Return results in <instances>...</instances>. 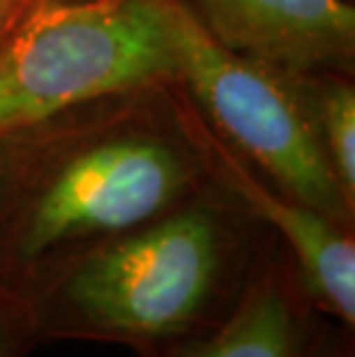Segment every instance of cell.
Listing matches in <instances>:
<instances>
[{
	"mask_svg": "<svg viewBox=\"0 0 355 357\" xmlns=\"http://www.w3.org/2000/svg\"><path fill=\"white\" fill-rule=\"evenodd\" d=\"M199 21L226 49L284 70L337 63L355 44L346 0H196Z\"/></svg>",
	"mask_w": 355,
	"mask_h": 357,
	"instance_id": "5b68a950",
	"label": "cell"
},
{
	"mask_svg": "<svg viewBox=\"0 0 355 357\" xmlns=\"http://www.w3.org/2000/svg\"><path fill=\"white\" fill-rule=\"evenodd\" d=\"M10 5H12V0H0V21L5 19V14H7V10H10Z\"/></svg>",
	"mask_w": 355,
	"mask_h": 357,
	"instance_id": "30bf717a",
	"label": "cell"
},
{
	"mask_svg": "<svg viewBox=\"0 0 355 357\" xmlns=\"http://www.w3.org/2000/svg\"><path fill=\"white\" fill-rule=\"evenodd\" d=\"M176 77L279 192L346 224L353 208L332 173L319 127L266 65L219 44L180 0H169Z\"/></svg>",
	"mask_w": 355,
	"mask_h": 357,
	"instance_id": "3957f363",
	"label": "cell"
},
{
	"mask_svg": "<svg viewBox=\"0 0 355 357\" xmlns=\"http://www.w3.org/2000/svg\"><path fill=\"white\" fill-rule=\"evenodd\" d=\"M37 339L30 309L0 298V357H26Z\"/></svg>",
	"mask_w": 355,
	"mask_h": 357,
	"instance_id": "9c48e42d",
	"label": "cell"
},
{
	"mask_svg": "<svg viewBox=\"0 0 355 357\" xmlns=\"http://www.w3.org/2000/svg\"><path fill=\"white\" fill-rule=\"evenodd\" d=\"M169 77V0L49 5L0 49V134Z\"/></svg>",
	"mask_w": 355,
	"mask_h": 357,
	"instance_id": "7a4b0ae2",
	"label": "cell"
},
{
	"mask_svg": "<svg viewBox=\"0 0 355 357\" xmlns=\"http://www.w3.org/2000/svg\"><path fill=\"white\" fill-rule=\"evenodd\" d=\"M321 143L346 201L355 203V93L346 83L326 88L319 109Z\"/></svg>",
	"mask_w": 355,
	"mask_h": 357,
	"instance_id": "ba28073f",
	"label": "cell"
},
{
	"mask_svg": "<svg viewBox=\"0 0 355 357\" xmlns=\"http://www.w3.org/2000/svg\"><path fill=\"white\" fill-rule=\"evenodd\" d=\"M224 180L256 217L279 233L296 258L302 291L344 328H355V245L344 224L291 196L268 189L222 155Z\"/></svg>",
	"mask_w": 355,
	"mask_h": 357,
	"instance_id": "8992f818",
	"label": "cell"
},
{
	"mask_svg": "<svg viewBox=\"0 0 355 357\" xmlns=\"http://www.w3.org/2000/svg\"><path fill=\"white\" fill-rule=\"evenodd\" d=\"M187 180L185 162L160 141L102 143L67 162L37 192L12 252L19 263L33 265L90 238L127 233L171 210Z\"/></svg>",
	"mask_w": 355,
	"mask_h": 357,
	"instance_id": "277c9868",
	"label": "cell"
},
{
	"mask_svg": "<svg viewBox=\"0 0 355 357\" xmlns=\"http://www.w3.org/2000/svg\"><path fill=\"white\" fill-rule=\"evenodd\" d=\"M316 357H328V348H316ZM337 357H344V355H337Z\"/></svg>",
	"mask_w": 355,
	"mask_h": 357,
	"instance_id": "8fae6325",
	"label": "cell"
},
{
	"mask_svg": "<svg viewBox=\"0 0 355 357\" xmlns=\"http://www.w3.org/2000/svg\"><path fill=\"white\" fill-rule=\"evenodd\" d=\"M141 357H316L307 318L275 272L252 279L210 330Z\"/></svg>",
	"mask_w": 355,
	"mask_h": 357,
	"instance_id": "52a82bcc",
	"label": "cell"
},
{
	"mask_svg": "<svg viewBox=\"0 0 355 357\" xmlns=\"http://www.w3.org/2000/svg\"><path fill=\"white\" fill-rule=\"evenodd\" d=\"M229 240L215 212L166 210L137 229L97 242L33 311L37 337L97 339L139 355L210 330Z\"/></svg>",
	"mask_w": 355,
	"mask_h": 357,
	"instance_id": "6da1fadb",
	"label": "cell"
}]
</instances>
